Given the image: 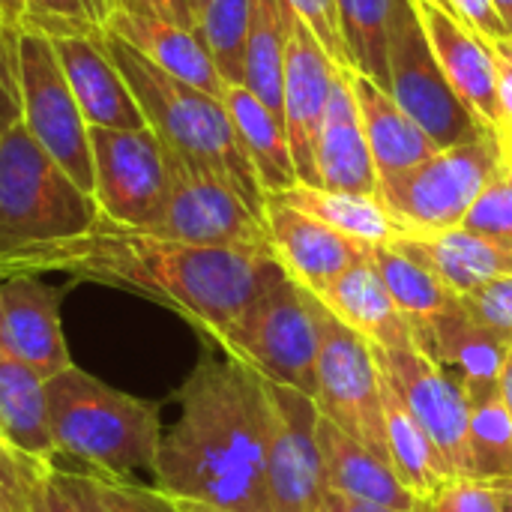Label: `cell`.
<instances>
[{"mask_svg":"<svg viewBox=\"0 0 512 512\" xmlns=\"http://www.w3.org/2000/svg\"><path fill=\"white\" fill-rule=\"evenodd\" d=\"M21 273H69L150 297L228 348L282 264L270 252L192 246L99 219L81 237L0 261V279Z\"/></svg>","mask_w":512,"mask_h":512,"instance_id":"1","label":"cell"},{"mask_svg":"<svg viewBox=\"0 0 512 512\" xmlns=\"http://www.w3.org/2000/svg\"><path fill=\"white\" fill-rule=\"evenodd\" d=\"M267 381L246 363L201 357L162 432L156 489L228 512H273L267 498Z\"/></svg>","mask_w":512,"mask_h":512,"instance_id":"2","label":"cell"},{"mask_svg":"<svg viewBox=\"0 0 512 512\" xmlns=\"http://www.w3.org/2000/svg\"><path fill=\"white\" fill-rule=\"evenodd\" d=\"M105 45L159 144L186 162L222 177L249 204V210L264 219L267 192L240 144L225 102L156 69L147 57H141L132 45L108 30Z\"/></svg>","mask_w":512,"mask_h":512,"instance_id":"3","label":"cell"},{"mask_svg":"<svg viewBox=\"0 0 512 512\" xmlns=\"http://www.w3.org/2000/svg\"><path fill=\"white\" fill-rule=\"evenodd\" d=\"M45 414L57 450L126 480L156 471L162 444L159 405L135 399L78 366L45 381Z\"/></svg>","mask_w":512,"mask_h":512,"instance_id":"4","label":"cell"},{"mask_svg":"<svg viewBox=\"0 0 512 512\" xmlns=\"http://www.w3.org/2000/svg\"><path fill=\"white\" fill-rule=\"evenodd\" d=\"M99 207L24 129L0 135V261L87 234Z\"/></svg>","mask_w":512,"mask_h":512,"instance_id":"5","label":"cell"},{"mask_svg":"<svg viewBox=\"0 0 512 512\" xmlns=\"http://www.w3.org/2000/svg\"><path fill=\"white\" fill-rule=\"evenodd\" d=\"M318 348L321 300L282 270L246 312L225 354L252 366L264 381L315 399Z\"/></svg>","mask_w":512,"mask_h":512,"instance_id":"6","label":"cell"},{"mask_svg":"<svg viewBox=\"0 0 512 512\" xmlns=\"http://www.w3.org/2000/svg\"><path fill=\"white\" fill-rule=\"evenodd\" d=\"M501 165V141L489 135L474 144L438 150L411 171L378 183V198L393 213L402 234L459 228Z\"/></svg>","mask_w":512,"mask_h":512,"instance_id":"7","label":"cell"},{"mask_svg":"<svg viewBox=\"0 0 512 512\" xmlns=\"http://www.w3.org/2000/svg\"><path fill=\"white\" fill-rule=\"evenodd\" d=\"M390 93L438 150L495 135L474 117L447 81L411 0H393Z\"/></svg>","mask_w":512,"mask_h":512,"instance_id":"8","label":"cell"},{"mask_svg":"<svg viewBox=\"0 0 512 512\" xmlns=\"http://www.w3.org/2000/svg\"><path fill=\"white\" fill-rule=\"evenodd\" d=\"M15 69L24 129L87 195H93L90 126L63 75L54 42L42 33L18 30Z\"/></svg>","mask_w":512,"mask_h":512,"instance_id":"9","label":"cell"},{"mask_svg":"<svg viewBox=\"0 0 512 512\" xmlns=\"http://www.w3.org/2000/svg\"><path fill=\"white\" fill-rule=\"evenodd\" d=\"M168 201L156 237L192 243V246H219V249H246L270 252L267 222L249 210V204L216 174L186 162L174 150L162 147Z\"/></svg>","mask_w":512,"mask_h":512,"instance_id":"10","label":"cell"},{"mask_svg":"<svg viewBox=\"0 0 512 512\" xmlns=\"http://www.w3.org/2000/svg\"><path fill=\"white\" fill-rule=\"evenodd\" d=\"M90 150L99 219L153 234L168 201L159 138L150 129H90Z\"/></svg>","mask_w":512,"mask_h":512,"instance_id":"11","label":"cell"},{"mask_svg":"<svg viewBox=\"0 0 512 512\" xmlns=\"http://www.w3.org/2000/svg\"><path fill=\"white\" fill-rule=\"evenodd\" d=\"M315 405L324 420L348 438L387 459L381 369L372 345L321 306L318 390ZM390 462V459H387Z\"/></svg>","mask_w":512,"mask_h":512,"instance_id":"12","label":"cell"},{"mask_svg":"<svg viewBox=\"0 0 512 512\" xmlns=\"http://www.w3.org/2000/svg\"><path fill=\"white\" fill-rule=\"evenodd\" d=\"M270 435H267V498L273 512H318L327 486L312 396L267 381Z\"/></svg>","mask_w":512,"mask_h":512,"instance_id":"13","label":"cell"},{"mask_svg":"<svg viewBox=\"0 0 512 512\" xmlns=\"http://www.w3.org/2000/svg\"><path fill=\"white\" fill-rule=\"evenodd\" d=\"M378 366L387 372L417 423L450 465L453 477H474L471 456V399L465 387L435 366L423 351H381L372 348Z\"/></svg>","mask_w":512,"mask_h":512,"instance_id":"14","label":"cell"},{"mask_svg":"<svg viewBox=\"0 0 512 512\" xmlns=\"http://www.w3.org/2000/svg\"><path fill=\"white\" fill-rule=\"evenodd\" d=\"M336 63L324 54L312 30L294 15H288V48H285V81H282V123L288 132L297 180L318 186L315 174V144L330 102Z\"/></svg>","mask_w":512,"mask_h":512,"instance_id":"15","label":"cell"},{"mask_svg":"<svg viewBox=\"0 0 512 512\" xmlns=\"http://www.w3.org/2000/svg\"><path fill=\"white\" fill-rule=\"evenodd\" d=\"M267 234L282 270L312 294H321L348 267L369 258V246L267 195Z\"/></svg>","mask_w":512,"mask_h":512,"instance_id":"16","label":"cell"},{"mask_svg":"<svg viewBox=\"0 0 512 512\" xmlns=\"http://www.w3.org/2000/svg\"><path fill=\"white\" fill-rule=\"evenodd\" d=\"M414 9L423 21V30L447 81L453 84L459 99L474 111V117L498 138L504 129V111L498 99V75L489 42L432 0L414 3Z\"/></svg>","mask_w":512,"mask_h":512,"instance_id":"17","label":"cell"},{"mask_svg":"<svg viewBox=\"0 0 512 512\" xmlns=\"http://www.w3.org/2000/svg\"><path fill=\"white\" fill-rule=\"evenodd\" d=\"M51 42L90 129H147L123 72L108 54L105 30L96 36H57Z\"/></svg>","mask_w":512,"mask_h":512,"instance_id":"18","label":"cell"},{"mask_svg":"<svg viewBox=\"0 0 512 512\" xmlns=\"http://www.w3.org/2000/svg\"><path fill=\"white\" fill-rule=\"evenodd\" d=\"M414 345L435 366L450 372L465 387V393H480L501 387L512 339L477 321L459 303L456 309L441 312L423 330H417Z\"/></svg>","mask_w":512,"mask_h":512,"instance_id":"19","label":"cell"},{"mask_svg":"<svg viewBox=\"0 0 512 512\" xmlns=\"http://www.w3.org/2000/svg\"><path fill=\"white\" fill-rule=\"evenodd\" d=\"M0 321L9 348L42 378H54L72 366L60 330V297L39 276L0 279Z\"/></svg>","mask_w":512,"mask_h":512,"instance_id":"20","label":"cell"},{"mask_svg":"<svg viewBox=\"0 0 512 512\" xmlns=\"http://www.w3.org/2000/svg\"><path fill=\"white\" fill-rule=\"evenodd\" d=\"M315 174L321 189L378 195V171L363 132L351 72L336 69L330 102L315 144Z\"/></svg>","mask_w":512,"mask_h":512,"instance_id":"21","label":"cell"},{"mask_svg":"<svg viewBox=\"0 0 512 512\" xmlns=\"http://www.w3.org/2000/svg\"><path fill=\"white\" fill-rule=\"evenodd\" d=\"M393 246L435 273L459 297L512 273V243L477 234L465 225L435 234H402Z\"/></svg>","mask_w":512,"mask_h":512,"instance_id":"22","label":"cell"},{"mask_svg":"<svg viewBox=\"0 0 512 512\" xmlns=\"http://www.w3.org/2000/svg\"><path fill=\"white\" fill-rule=\"evenodd\" d=\"M315 297L333 318H339L345 327L360 333L372 348H381V351L417 348L408 318L393 303L387 285L381 282L369 258L348 267L339 279H333Z\"/></svg>","mask_w":512,"mask_h":512,"instance_id":"23","label":"cell"},{"mask_svg":"<svg viewBox=\"0 0 512 512\" xmlns=\"http://www.w3.org/2000/svg\"><path fill=\"white\" fill-rule=\"evenodd\" d=\"M105 30L120 36L126 45H132L156 69H162L216 99H225L228 84L222 81L198 30H189V27H180V24H171L162 18L126 15V12H111Z\"/></svg>","mask_w":512,"mask_h":512,"instance_id":"24","label":"cell"},{"mask_svg":"<svg viewBox=\"0 0 512 512\" xmlns=\"http://www.w3.org/2000/svg\"><path fill=\"white\" fill-rule=\"evenodd\" d=\"M318 441L327 471V486L333 492L372 501L381 507H393L402 512H429V501L417 498L393 471V465L354 438H348L342 429H336L330 420L321 417L318 423Z\"/></svg>","mask_w":512,"mask_h":512,"instance_id":"25","label":"cell"},{"mask_svg":"<svg viewBox=\"0 0 512 512\" xmlns=\"http://www.w3.org/2000/svg\"><path fill=\"white\" fill-rule=\"evenodd\" d=\"M351 87H354L363 132L375 159L378 183L393 180L438 153L429 135L399 108L390 90L378 87L372 78L360 72H351Z\"/></svg>","mask_w":512,"mask_h":512,"instance_id":"26","label":"cell"},{"mask_svg":"<svg viewBox=\"0 0 512 512\" xmlns=\"http://www.w3.org/2000/svg\"><path fill=\"white\" fill-rule=\"evenodd\" d=\"M381 402H384V444L393 471L417 498L432 501L456 477L384 369H381Z\"/></svg>","mask_w":512,"mask_h":512,"instance_id":"27","label":"cell"},{"mask_svg":"<svg viewBox=\"0 0 512 512\" xmlns=\"http://www.w3.org/2000/svg\"><path fill=\"white\" fill-rule=\"evenodd\" d=\"M0 426L6 438L36 462L51 465L57 447L45 414V381L9 348L0 321Z\"/></svg>","mask_w":512,"mask_h":512,"instance_id":"28","label":"cell"},{"mask_svg":"<svg viewBox=\"0 0 512 512\" xmlns=\"http://www.w3.org/2000/svg\"><path fill=\"white\" fill-rule=\"evenodd\" d=\"M222 102L231 114V123L240 135V144H243L264 192L276 195V192L297 186L300 180H297V168H294V156H291V144H288L282 117H276L243 84L228 87Z\"/></svg>","mask_w":512,"mask_h":512,"instance_id":"29","label":"cell"},{"mask_svg":"<svg viewBox=\"0 0 512 512\" xmlns=\"http://www.w3.org/2000/svg\"><path fill=\"white\" fill-rule=\"evenodd\" d=\"M318 222H324L327 228L360 240L366 246H384L393 243L396 237H402L399 222L393 219V213L384 207V201L378 195H357V192H333V189H321V186H306L297 183L285 192L270 195Z\"/></svg>","mask_w":512,"mask_h":512,"instance_id":"30","label":"cell"},{"mask_svg":"<svg viewBox=\"0 0 512 512\" xmlns=\"http://www.w3.org/2000/svg\"><path fill=\"white\" fill-rule=\"evenodd\" d=\"M369 261L378 270L381 282L387 285L393 303L408 318L411 330H423L432 318L441 312H450L462 303L459 294H453L435 273H429L423 264L399 252L393 243L369 246Z\"/></svg>","mask_w":512,"mask_h":512,"instance_id":"31","label":"cell"},{"mask_svg":"<svg viewBox=\"0 0 512 512\" xmlns=\"http://www.w3.org/2000/svg\"><path fill=\"white\" fill-rule=\"evenodd\" d=\"M288 0H255L252 27L246 39L243 87L252 90L276 117H282V81L288 48Z\"/></svg>","mask_w":512,"mask_h":512,"instance_id":"32","label":"cell"},{"mask_svg":"<svg viewBox=\"0 0 512 512\" xmlns=\"http://www.w3.org/2000/svg\"><path fill=\"white\" fill-rule=\"evenodd\" d=\"M336 6L354 72L390 90L393 0H336Z\"/></svg>","mask_w":512,"mask_h":512,"instance_id":"33","label":"cell"},{"mask_svg":"<svg viewBox=\"0 0 512 512\" xmlns=\"http://www.w3.org/2000/svg\"><path fill=\"white\" fill-rule=\"evenodd\" d=\"M471 399V456L477 480L512 477V414L498 390L468 393Z\"/></svg>","mask_w":512,"mask_h":512,"instance_id":"34","label":"cell"},{"mask_svg":"<svg viewBox=\"0 0 512 512\" xmlns=\"http://www.w3.org/2000/svg\"><path fill=\"white\" fill-rule=\"evenodd\" d=\"M255 0H210L198 15V33L228 87H240L246 75V39Z\"/></svg>","mask_w":512,"mask_h":512,"instance_id":"35","label":"cell"},{"mask_svg":"<svg viewBox=\"0 0 512 512\" xmlns=\"http://www.w3.org/2000/svg\"><path fill=\"white\" fill-rule=\"evenodd\" d=\"M111 15L108 0H27L21 30L42 36H96Z\"/></svg>","mask_w":512,"mask_h":512,"instance_id":"36","label":"cell"},{"mask_svg":"<svg viewBox=\"0 0 512 512\" xmlns=\"http://www.w3.org/2000/svg\"><path fill=\"white\" fill-rule=\"evenodd\" d=\"M30 512H105L96 474H66L54 465L36 480Z\"/></svg>","mask_w":512,"mask_h":512,"instance_id":"37","label":"cell"},{"mask_svg":"<svg viewBox=\"0 0 512 512\" xmlns=\"http://www.w3.org/2000/svg\"><path fill=\"white\" fill-rule=\"evenodd\" d=\"M462 225L477 234L512 243V165L507 159L492 174V180L486 183Z\"/></svg>","mask_w":512,"mask_h":512,"instance_id":"38","label":"cell"},{"mask_svg":"<svg viewBox=\"0 0 512 512\" xmlns=\"http://www.w3.org/2000/svg\"><path fill=\"white\" fill-rule=\"evenodd\" d=\"M45 468L51 465L21 453L0 426V512H30V492Z\"/></svg>","mask_w":512,"mask_h":512,"instance_id":"39","label":"cell"},{"mask_svg":"<svg viewBox=\"0 0 512 512\" xmlns=\"http://www.w3.org/2000/svg\"><path fill=\"white\" fill-rule=\"evenodd\" d=\"M288 6L294 9V15L312 30V36L321 42L324 54L345 72H354L345 36H342V24H339V6L336 0H288Z\"/></svg>","mask_w":512,"mask_h":512,"instance_id":"40","label":"cell"},{"mask_svg":"<svg viewBox=\"0 0 512 512\" xmlns=\"http://www.w3.org/2000/svg\"><path fill=\"white\" fill-rule=\"evenodd\" d=\"M105 512H180L177 501L162 489H147L120 477L96 474Z\"/></svg>","mask_w":512,"mask_h":512,"instance_id":"41","label":"cell"},{"mask_svg":"<svg viewBox=\"0 0 512 512\" xmlns=\"http://www.w3.org/2000/svg\"><path fill=\"white\" fill-rule=\"evenodd\" d=\"M429 512H504V504L492 480L456 477L429 501Z\"/></svg>","mask_w":512,"mask_h":512,"instance_id":"42","label":"cell"},{"mask_svg":"<svg viewBox=\"0 0 512 512\" xmlns=\"http://www.w3.org/2000/svg\"><path fill=\"white\" fill-rule=\"evenodd\" d=\"M462 306L483 324H489L492 330L504 333L512 339V273L501 276L483 288H477L474 294L462 297Z\"/></svg>","mask_w":512,"mask_h":512,"instance_id":"43","label":"cell"},{"mask_svg":"<svg viewBox=\"0 0 512 512\" xmlns=\"http://www.w3.org/2000/svg\"><path fill=\"white\" fill-rule=\"evenodd\" d=\"M15 33L0 24V135L21 123V96H18V69H15Z\"/></svg>","mask_w":512,"mask_h":512,"instance_id":"44","label":"cell"},{"mask_svg":"<svg viewBox=\"0 0 512 512\" xmlns=\"http://www.w3.org/2000/svg\"><path fill=\"white\" fill-rule=\"evenodd\" d=\"M435 3L483 39L510 36L504 27V18L495 9V0H435Z\"/></svg>","mask_w":512,"mask_h":512,"instance_id":"45","label":"cell"},{"mask_svg":"<svg viewBox=\"0 0 512 512\" xmlns=\"http://www.w3.org/2000/svg\"><path fill=\"white\" fill-rule=\"evenodd\" d=\"M108 6H111V12L162 18V21L198 30V12H195L192 0H108Z\"/></svg>","mask_w":512,"mask_h":512,"instance_id":"46","label":"cell"},{"mask_svg":"<svg viewBox=\"0 0 512 512\" xmlns=\"http://www.w3.org/2000/svg\"><path fill=\"white\" fill-rule=\"evenodd\" d=\"M492 60H495V75H498V99L504 111V126L512 123V36H495L486 39ZM504 132V129H501Z\"/></svg>","mask_w":512,"mask_h":512,"instance_id":"47","label":"cell"},{"mask_svg":"<svg viewBox=\"0 0 512 512\" xmlns=\"http://www.w3.org/2000/svg\"><path fill=\"white\" fill-rule=\"evenodd\" d=\"M318 512H402L393 510V507H381V504H372V501H360V498H351V495H342V492H327Z\"/></svg>","mask_w":512,"mask_h":512,"instance_id":"48","label":"cell"},{"mask_svg":"<svg viewBox=\"0 0 512 512\" xmlns=\"http://www.w3.org/2000/svg\"><path fill=\"white\" fill-rule=\"evenodd\" d=\"M27 15V0H0V24L9 30H21Z\"/></svg>","mask_w":512,"mask_h":512,"instance_id":"49","label":"cell"},{"mask_svg":"<svg viewBox=\"0 0 512 512\" xmlns=\"http://www.w3.org/2000/svg\"><path fill=\"white\" fill-rule=\"evenodd\" d=\"M501 396H504V402H507L512 414V348L510 357H507V366H504V375H501Z\"/></svg>","mask_w":512,"mask_h":512,"instance_id":"50","label":"cell"},{"mask_svg":"<svg viewBox=\"0 0 512 512\" xmlns=\"http://www.w3.org/2000/svg\"><path fill=\"white\" fill-rule=\"evenodd\" d=\"M495 486H498V492H501V504H504V512H512V477H507V480H498Z\"/></svg>","mask_w":512,"mask_h":512,"instance_id":"51","label":"cell"},{"mask_svg":"<svg viewBox=\"0 0 512 512\" xmlns=\"http://www.w3.org/2000/svg\"><path fill=\"white\" fill-rule=\"evenodd\" d=\"M495 9L504 18V27H507V33L512 36V0H495Z\"/></svg>","mask_w":512,"mask_h":512,"instance_id":"52","label":"cell"},{"mask_svg":"<svg viewBox=\"0 0 512 512\" xmlns=\"http://www.w3.org/2000/svg\"><path fill=\"white\" fill-rule=\"evenodd\" d=\"M177 507H180V512H228L210 507V504H198V501H177Z\"/></svg>","mask_w":512,"mask_h":512,"instance_id":"53","label":"cell"},{"mask_svg":"<svg viewBox=\"0 0 512 512\" xmlns=\"http://www.w3.org/2000/svg\"><path fill=\"white\" fill-rule=\"evenodd\" d=\"M498 141H501V150H504V159L512 165V123L504 126V132L498 135Z\"/></svg>","mask_w":512,"mask_h":512,"instance_id":"54","label":"cell"},{"mask_svg":"<svg viewBox=\"0 0 512 512\" xmlns=\"http://www.w3.org/2000/svg\"><path fill=\"white\" fill-rule=\"evenodd\" d=\"M207 3H210V0H192V6H195V12H198V15H201V9H204Z\"/></svg>","mask_w":512,"mask_h":512,"instance_id":"55","label":"cell"},{"mask_svg":"<svg viewBox=\"0 0 512 512\" xmlns=\"http://www.w3.org/2000/svg\"><path fill=\"white\" fill-rule=\"evenodd\" d=\"M414 3H420V0H414ZM432 3H435V0H432Z\"/></svg>","mask_w":512,"mask_h":512,"instance_id":"56","label":"cell"}]
</instances>
